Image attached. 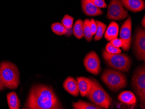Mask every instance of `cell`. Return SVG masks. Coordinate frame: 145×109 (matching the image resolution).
I'll list each match as a JSON object with an SVG mask.
<instances>
[{"instance_id": "27", "label": "cell", "mask_w": 145, "mask_h": 109, "mask_svg": "<svg viewBox=\"0 0 145 109\" xmlns=\"http://www.w3.org/2000/svg\"><path fill=\"white\" fill-rule=\"evenodd\" d=\"M90 26L91 33H92V36H93L96 34L97 28L96 22L93 19H91V20H90Z\"/></svg>"}, {"instance_id": "3", "label": "cell", "mask_w": 145, "mask_h": 109, "mask_svg": "<svg viewBox=\"0 0 145 109\" xmlns=\"http://www.w3.org/2000/svg\"><path fill=\"white\" fill-rule=\"evenodd\" d=\"M93 84L87 97L93 104L104 109H108L112 102V98L95 79L92 78Z\"/></svg>"}, {"instance_id": "18", "label": "cell", "mask_w": 145, "mask_h": 109, "mask_svg": "<svg viewBox=\"0 0 145 109\" xmlns=\"http://www.w3.org/2000/svg\"><path fill=\"white\" fill-rule=\"evenodd\" d=\"M72 106L74 109H101L100 106L93 104H90L82 100H79L77 102H73Z\"/></svg>"}, {"instance_id": "6", "label": "cell", "mask_w": 145, "mask_h": 109, "mask_svg": "<svg viewBox=\"0 0 145 109\" xmlns=\"http://www.w3.org/2000/svg\"><path fill=\"white\" fill-rule=\"evenodd\" d=\"M132 86L139 97L142 105L145 103V67L142 65L134 71L132 79Z\"/></svg>"}, {"instance_id": "14", "label": "cell", "mask_w": 145, "mask_h": 109, "mask_svg": "<svg viewBox=\"0 0 145 109\" xmlns=\"http://www.w3.org/2000/svg\"><path fill=\"white\" fill-rule=\"evenodd\" d=\"M120 1L127 9L132 12H139L145 8L143 0H120Z\"/></svg>"}, {"instance_id": "16", "label": "cell", "mask_w": 145, "mask_h": 109, "mask_svg": "<svg viewBox=\"0 0 145 109\" xmlns=\"http://www.w3.org/2000/svg\"><path fill=\"white\" fill-rule=\"evenodd\" d=\"M120 101L127 105L136 104L137 98L134 93L129 91H125L120 93L118 97Z\"/></svg>"}, {"instance_id": "2", "label": "cell", "mask_w": 145, "mask_h": 109, "mask_svg": "<svg viewBox=\"0 0 145 109\" xmlns=\"http://www.w3.org/2000/svg\"><path fill=\"white\" fill-rule=\"evenodd\" d=\"M0 69L5 88H17L20 83V72L17 66L9 61H3L0 63Z\"/></svg>"}, {"instance_id": "22", "label": "cell", "mask_w": 145, "mask_h": 109, "mask_svg": "<svg viewBox=\"0 0 145 109\" xmlns=\"http://www.w3.org/2000/svg\"><path fill=\"white\" fill-rule=\"evenodd\" d=\"M84 36L88 42L92 41L93 36L90 29V20L86 19L84 22Z\"/></svg>"}, {"instance_id": "29", "label": "cell", "mask_w": 145, "mask_h": 109, "mask_svg": "<svg viewBox=\"0 0 145 109\" xmlns=\"http://www.w3.org/2000/svg\"><path fill=\"white\" fill-rule=\"evenodd\" d=\"M141 24L142 25V27H143L144 28H145V15H144V17H143V19H142V21L141 22Z\"/></svg>"}, {"instance_id": "23", "label": "cell", "mask_w": 145, "mask_h": 109, "mask_svg": "<svg viewBox=\"0 0 145 109\" xmlns=\"http://www.w3.org/2000/svg\"><path fill=\"white\" fill-rule=\"evenodd\" d=\"M74 18L73 17L66 14L62 20V23L67 29H71L74 23Z\"/></svg>"}, {"instance_id": "25", "label": "cell", "mask_w": 145, "mask_h": 109, "mask_svg": "<svg viewBox=\"0 0 145 109\" xmlns=\"http://www.w3.org/2000/svg\"><path fill=\"white\" fill-rule=\"evenodd\" d=\"M96 6L99 8H106L107 5L104 0H90Z\"/></svg>"}, {"instance_id": "10", "label": "cell", "mask_w": 145, "mask_h": 109, "mask_svg": "<svg viewBox=\"0 0 145 109\" xmlns=\"http://www.w3.org/2000/svg\"><path fill=\"white\" fill-rule=\"evenodd\" d=\"M132 22L131 17L128 18L124 22L120 29V38L123 42L122 49L124 51H128L130 48L131 42V33Z\"/></svg>"}, {"instance_id": "8", "label": "cell", "mask_w": 145, "mask_h": 109, "mask_svg": "<svg viewBox=\"0 0 145 109\" xmlns=\"http://www.w3.org/2000/svg\"><path fill=\"white\" fill-rule=\"evenodd\" d=\"M84 65L87 71L97 75L101 70V61L95 51H91L86 55L84 59Z\"/></svg>"}, {"instance_id": "26", "label": "cell", "mask_w": 145, "mask_h": 109, "mask_svg": "<svg viewBox=\"0 0 145 109\" xmlns=\"http://www.w3.org/2000/svg\"><path fill=\"white\" fill-rule=\"evenodd\" d=\"M110 43L113 45V46L117 48H120L123 46V42L120 38L119 39V38H116L112 40H110Z\"/></svg>"}, {"instance_id": "24", "label": "cell", "mask_w": 145, "mask_h": 109, "mask_svg": "<svg viewBox=\"0 0 145 109\" xmlns=\"http://www.w3.org/2000/svg\"><path fill=\"white\" fill-rule=\"evenodd\" d=\"M105 50L109 54H117L122 53V50L119 48L113 46L110 43H108L106 46Z\"/></svg>"}, {"instance_id": "28", "label": "cell", "mask_w": 145, "mask_h": 109, "mask_svg": "<svg viewBox=\"0 0 145 109\" xmlns=\"http://www.w3.org/2000/svg\"><path fill=\"white\" fill-rule=\"evenodd\" d=\"M5 88V87L4 83H3L2 76H1V69H0V91L4 90Z\"/></svg>"}, {"instance_id": "7", "label": "cell", "mask_w": 145, "mask_h": 109, "mask_svg": "<svg viewBox=\"0 0 145 109\" xmlns=\"http://www.w3.org/2000/svg\"><path fill=\"white\" fill-rule=\"evenodd\" d=\"M128 17V13L124 8L120 0H111L108 5L106 18L110 20L121 21Z\"/></svg>"}, {"instance_id": "19", "label": "cell", "mask_w": 145, "mask_h": 109, "mask_svg": "<svg viewBox=\"0 0 145 109\" xmlns=\"http://www.w3.org/2000/svg\"><path fill=\"white\" fill-rule=\"evenodd\" d=\"M73 33L78 39H81L84 37V22L81 19H78L75 23L73 27Z\"/></svg>"}, {"instance_id": "9", "label": "cell", "mask_w": 145, "mask_h": 109, "mask_svg": "<svg viewBox=\"0 0 145 109\" xmlns=\"http://www.w3.org/2000/svg\"><path fill=\"white\" fill-rule=\"evenodd\" d=\"M134 49L136 57L139 61H145V31L141 27L136 31Z\"/></svg>"}, {"instance_id": "1", "label": "cell", "mask_w": 145, "mask_h": 109, "mask_svg": "<svg viewBox=\"0 0 145 109\" xmlns=\"http://www.w3.org/2000/svg\"><path fill=\"white\" fill-rule=\"evenodd\" d=\"M23 109H63L53 88L49 85L36 84L30 89Z\"/></svg>"}, {"instance_id": "5", "label": "cell", "mask_w": 145, "mask_h": 109, "mask_svg": "<svg viewBox=\"0 0 145 109\" xmlns=\"http://www.w3.org/2000/svg\"><path fill=\"white\" fill-rule=\"evenodd\" d=\"M103 57L107 65L114 70L127 73L131 67V60L130 57L125 54H111L103 50Z\"/></svg>"}, {"instance_id": "21", "label": "cell", "mask_w": 145, "mask_h": 109, "mask_svg": "<svg viewBox=\"0 0 145 109\" xmlns=\"http://www.w3.org/2000/svg\"><path fill=\"white\" fill-rule=\"evenodd\" d=\"M51 28L52 31L57 35L61 36L66 35L68 32V29H67L62 23L59 22L52 23Z\"/></svg>"}, {"instance_id": "20", "label": "cell", "mask_w": 145, "mask_h": 109, "mask_svg": "<svg viewBox=\"0 0 145 109\" xmlns=\"http://www.w3.org/2000/svg\"><path fill=\"white\" fill-rule=\"evenodd\" d=\"M95 22L97 24V28L94 39L95 41H97L102 38L107 26L106 24L100 21L96 20Z\"/></svg>"}, {"instance_id": "13", "label": "cell", "mask_w": 145, "mask_h": 109, "mask_svg": "<svg viewBox=\"0 0 145 109\" xmlns=\"http://www.w3.org/2000/svg\"><path fill=\"white\" fill-rule=\"evenodd\" d=\"M63 87L65 91L75 97L79 95V90L76 80L72 76H69L63 82Z\"/></svg>"}, {"instance_id": "12", "label": "cell", "mask_w": 145, "mask_h": 109, "mask_svg": "<svg viewBox=\"0 0 145 109\" xmlns=\"http://www.w3.org/2000/svg\"><path fill=\"white\" fill-rule=\"evenodd\" d=\"M76 79L80 95L82 97H85L88 95L92 87V80L84 76H78Z\"/></svg>"}, {"instance_id": "11", "label": "cell", "mask_w": 145, "mask_h": 109, "mask_svg": "<svg viewBox=\"0 0 145 109\" xmlns=\"http://www.w3.org/2000/svg\"><path fill=\"white\" fill-rule=\"evenodd\" d=\"M81 2L82 10L87 16H99L103 14V11L96 6L90 0H81Z\"/></svg>"}, {"instance_id": "15", "label": "cell", "mask_w": 145, "mask_h": 109, "mask_svg": "<svg viewBox=\"0 0 145 109\" xmlns=\"http://www.w3.org/2000/svg\"><path fill=\"white\" fill-rule=\"evenodd\" d=\"M119 32V26L118 23L114 22H112L105 31L104 37L107 41L117 38Z\"/></svg>"}, {"instance_id": "17", "label": "cell", "mask_w": 145, "mask_h": 109, "mask_svg": "<svg viewBox=\"0 0 145 109\" xmlns=\"http://www.w3.org/2000/svg\"><path fill=\"white\" fill-rule=\"evenodd\" d=\"M7 99L10 109H19L21 104L17 93L11 92L7 94Z\"/></svg>"}, {"instance_id": "4", "label": "cell", "mask_w": 145, "mask_h": 109, "mask_svg": "<svg viewBox=\"0 0 145 109\" xmlns=\"http://www.w3.org/2000/svg\"><path fill=\"white\" fill-rule=\"evenodd\" d=\"M101 79L104 84L112 91H119L126 87L127 85L126 76L117 70H105L101 76Z\"/></svg>"}]
</instances>
